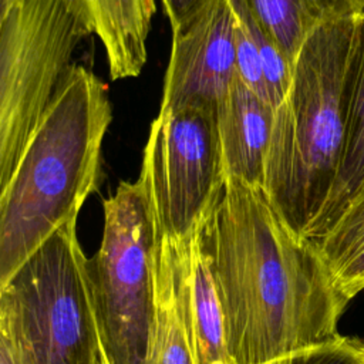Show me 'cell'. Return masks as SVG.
Instances as JSON below:
<instances>
[{
	"label": "cell",
	"instance_id": "cell-5",
	"mask_svg": "<svg viewBox=\"0 0 364 364\" xmlns=\"http://www.w3.org/2000/svg\"><path fill=\"white\" fill-rule=\"evenodd\" d=\"M104 206V232L85 276L107 364H145L156 317L159 235L138 181L119 182Z\"/></svg>",
	"mask_w": 364,
	"mask_h": 364
},
{
	"label": "cell",
	"instance_id": "cell-3",
	"mask_svg": "<svg viewBox=\"0 0 364 364\" xmlns=\"http://www.w3.org/2000/svg\"><path fill=\"white\" fill-rule=\"evenodd\" d=\"M358 14L323 21L310 31L274 112L263 191L301 242L311 239L340 171Z\"/></svg>",
	"mask_w": 364,
	"mask_h": 364
},
{
	"label": "cell",
	"instance_id": "cell-6",
	"mask_svg": "<svg viewBox=\"0 0 364 364\" xmlns=\"http://www.w3.org/2000/svg\"><path fill=\"white\" fill-rule=\"evenodd\" d=\"M88 36L65 0H0V189Z\"/></svg>",
	"mask_w": 364,
	"mask_h": 364
},
{
	"label": "cell",
	"instance_id": "cell-10",
	"mask_svg": "<svg viewBox=\"0 0 364 364\" xmlns=\"http://www.w3.org/2000/svg\"><path fill=\"white\" fill-rule=\"evenodd\" d=\"M274 112L236 75L216 108L226 178L263 189Z\"/></svg>",
	"mask_w": 364,
	"mask_h": 364
},
{
	"label": "cell",
	"instance_id": "cell-13",
	"mask_svg": "<svg viewBox=\"0 0 364 364\" xmlns=\"http://www.w3.org/2000/svg\"><path fill=\"white\" fill-rule=\"evenodd\" d=\"M252 11L294 63L304 38L323 21L358 14L364 0H247Z\"/></svg>",
	"mask_w": 364,
	"mask_h": 364
},
{
	"label": "cell",
	"instance_id": "cell-18",
	"mask_svg": "<svg viewBox=\"0 0 364 364\" xmlns=\"http://www.w3.org/2000/svg\"><path fill=\"white\" fill-rule=\"evenodd\" d=\"M164 10L169 18L171 28L188 21L199 10H202L212 0H161Z\"/></svg>",
	"mask_w": 364,
	"mask_h": 364
},
{
	"label": "cell",
	"instance_id": "cell-8",
	"mask_svg": "<svg viewBox=\"0 0 364 364\" xmlns=\"http://www.w3.org/2000/svg\"><path fill=\"white\" fill-rule=\"evenodd\" d=\"M236 75L235 14L229 0H212L188 21L172 28L159 111L218 108Z\"/></svg>",
	"mask_w": 364,
	"mask_h": 364
},
{
	"label": "cell",
	"instance_id": "cell-19",
	"mask_svg": "<svg viewBox=\"0 0 364 364\" xmlns=\"http://www.w3.org/2000/svg\"><path fill=\"white\" fill-rule=\"evenodd\" d=\"M0 364H20L11 346L0 337Z\"/></svg>",
	"mask_w": 364,
	"mask_h": 364
},
{
	"label": "cell",
	"instance_id": "cell-20",
	"mask_svg": "<svg viewBox=\"0 0 364 364\" xmlns=\"http://www.w3.org/2000/svg\"><path fill=\"white\" fill-rule=\"evenodd\" d=\"M355 344H357V348H358V354H360L361 364H364V341L355 338Z\"/></svg>",
	"mask_w": 364,
	"mask_h": 364
},
{
	"label": "cell",
	"instance_id": "cell-9",
	"mask_svg": "<svg viewBox=\"0 0 364 364\" xmlns=\"http://www.w3.org/2000/svg\"><path fill=\"white\" fill-rule=\"evenodd\" d=\"M199 223L185 240L162 239L168 245L182 318L195 364H232L226 348L223 310L208 263Z\"/></svg>",
	"mask_w": 364,
	"mask_h": 364
},
{
	"label": "cell",
	"instance_id": "cell-7",
	"mask_svg": "<svg viewBox=\"0 0 364 364\" xmlns=\"http://www.w3.org/2000/svg\"><path fill=\"white\" fill-rule=\"evenodd\" d=\"M136 181L149 199L159 239L189 237L226 185L216 108L159 111Z\"/></svg>",
	"mask_w": 364,
	"mask_h": 364
},
{
	"label": "cell",
	"instance_id": "cell-21",
	"mask_svg": "<svg viewBox=\"0 0 364 364\" xmlns=\"http://www.w3.org/2000/svg\"><path fill=\"white\" fill-rule=\"evenodd\" d=\"M95 364H107V361H105V358H104L102 353H101V355L98 357V360H97V363H95Z\"/></svg>",
	"mask_w": 364,
	"mask_h": 364
},
{
	"label": "cell",
	"instance_id": "cell-2",
	"mask_svg": "<svg viewBox=\"0 0 364 364\" xmlns=\"http://www.w3.org/2000/svg\"><path fill=\"white\" fill-rule=\"evenodd\" d=\"M111 121L105 84L73 64L0 189V286L100 188Z\"/></svg>",
	"mask_w": 364,
	"mask_h": 364
},
{
	"label": "cell",
	"instance_id": "cell-15",
	"mask_svg": "<svg viewBox=\"0 0 364 364\" xmlns=\"http://www.w3.org/2000/svg\"><path fill=\"white\" fill-rule=\"evenodd\" d=\"M145 364H195L179 306L168 245L159 240L156 264V317Z\"/></svg>",
	"mask_w": 364,
	"mask_h": 364
},
{
	"label": "cell",
	"instance_id": "cell-17",
	"mask_svg": "<svg viewBox=\"0 0 364 364\" xmlns=\"http://www.w3.org/2000/svg\"><path fill=\"white\" fill-rule=\"evenodd\" d=\"M263 364H361L355 338L340 336L333 341L290 353Z\"/></svg>",
	"mask_w": 364,
	"mask_h": 364
},
{
	"label": "cell",
	"instance_id": "cell-16",
	"mask_svg": "<svg viewBox=\"0 0 364 364\" xmlns=\"http://www.w3.org/2000/svg\"><path fill=\"white\" fill-rule=\"evenodd\" d=\"M229 3L235 16L246 24L253 36L255 44L262 58L267 97L270 104L277 108L289 91L293 75V64L284 55L270 33L257 20L247 0H229Z\"/></svg>",
	"mask_w": 364,
	"mask_h": 364
},
{
	"label": "cell",
	"instance_id": "cell-11",
	"mask_svg": "<svg viewBox=\"0 0 364 364\" xmlns=\"http://www.w3.org/2000/svg\"><path fill=\"white\" fill-rule=\"evenodd\" d=\"M104 46L112 80L138 77L146 63V41L155 0H65Z\"/></svg>",
	"mask_w": 364,
	"mask_h": 364
},
{
	"label": "cell",
	"instance_id": "cell-4",
	"mask_svg": "<svg viewBox=\"0 0 364 364\" xmlns=\"http://www.w3.org/2000/svg\"><path fill=\"white\" fill-rule=\"evenodd\" d=\"M75 226L58 228L0 286V337L20 364H95L102 353Z\"/></svg>",
	"mask_w": 364,
	"mask_h": 364
},
{
	"label": "cell",
	"instance_id": "cell-12",
	"mask_svg": "<svg viewBox=\"0 0 364 364\" xmlns=\"http://www.w3.org/2000/svg\"><path fill=\"white\" fill-rule=\"evenodd\" d=\"M364 176V7L358 14L355 43L350 65L347 95V128L340 171L313 232L310 245L317 243L336 223L348 198Z\"/></svg>",
	"mask_w": 364,
	"mask_h": 364
},
{
	"label": "cell",
	"instance_id": "cell-1",
	"mask_svg": "<svg viewBox=\"0 0 364 364\" xmlns=\"http://www.w3.org/2000/svg\"><path fill=\"white\" fill-rule=\"evenodd\" d=\"M199 228L232 364H263L340 337L338 320L350 300L262 188L226 178Z\"/></svg>",
	"mask_w": 364,
	"mask_h": 364
},
{
	"label": "cell",
	"instance_id": "cell-14",
	"mask_svg": "<svg viewBox=\"0 0 364 364\" xmlns=\"http://www.w3.org/2000/svg\"><path fill=\"white\" fill-rule=\"evenodd\" d=\"M311 246L348 300L364 289V176L333 228Z\"/></svg>",
	"mask_w": 364,
	"mask_h": 364
}]
</instances>
